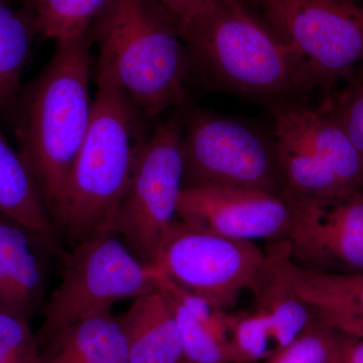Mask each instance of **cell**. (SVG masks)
Returning a JSON list of instances; mask_svg holds the SVG:
<instances>
[{
  "label": "cell",
  "mask_w": 363,
  "mask_h": 363,
  "mask_svg": "<svg viewBox=\"0 0 363 363\" xmlns=\"http://www.w3.org/2000/svg\"><path fill=\"white\" fill-rule=\"evenodd\" d=\"M92 116L52 220L70 247L108 231L152 131L108 69L98 65Z\"/></svg>",
  "instance_id": "6da1fadb"
},
{
  "label": "cell",
  "mask_w": 363,
  "mask_h": 363,
  "mask_svg": "<svg viewBox=\"0 0 363 363\" xmlns=\"http://www.w3.org/2000/svg\"><path fill=\"white\" fill-rule=\"evenodd\" d=\"M91 42L90 33L56 42L49 63L23 87L13 111L18 152L52 224L92 116Z\"/></svg>",
  "instance_id": "7a4b0ae2"
},
{
  "label": "cell",
  "mask_w": 363,
  "mask_h": 363,
  "mask_svg": "<svg viewBox=\"0 0 363 363\" xmlns=\"http://www.w3.org/2000/svg\"><path fill=\"white\" fill-rule=\"evenodd\" d=\"M181 35L192 73L216 89L272 105L311 89L297 55L240 0H218Z\"/></svg>",
  "instance_id": "3957f363"
},
{
  "label": "cell",
  "mask_w": 363,
  "mask_h": 363,
  "mask_svg": "<svg viewBox=\"0 0 363 363\" xmlns=\"http://www.w3.org/2000/svg\"><path fill=\"white\" fill-rule=\"evenodd\" d=\"M99 48L98 65L113 74L145 118L183 106L192 75L178 26L156 0H113L90 30Z\"/></svg>",
  "instance_id": "277c9868"
},
{
  "label": "cell",
  "mask_w": 363,
  "mask_h": 363,
  "mask_svg": "<svg viewBox=\"0 0 363 363\" xmlns=\"http://www.w3.org/2000/svg\"><path fill=\"white\" fill-rule=\"evenodd\" d=\"M272 138L286 188L335 200L363 190V164L345 131L323 107L293 100L272 105Z\"/></svg>",
  "instance_id": "5b68a950"
},
{
  "label": "cell",
  "mask_w": 363,
  "mask_h": 363,
  "mask_svg": "<svg viewBox=\"0 0 363 363\" xmlns=\"http://www.w3.org/2000/svg\"><path fill=\"white\" fill-rule=\"evenodd\" d=\"M59 285L43 307L40 347L67 325L107 311L124 298L156 290L150 267L124 245L121 238L104 231L64 252Z\"/></svg>",
  "instance_id": "8992f818"
},
{
  "label": "cell",
  "mask_w": 363,
  "mask_h": 363,
  "mask_svg": "<svg viewBox=\"0 0 363 363\" xmlns=\"http://www.w3.org/2000/svg\"><path fill=\"white\" fill-rule=\"evenodd\" d=\"M183 147L184 188L285 192L274 138L250 123L194 112L184 117Z\"/></svg>",
  "instance_id": "52a82bcc"
},
{
  "label": "cell",
  "mask_w": 363,
  "mask_h": 363,
  "mask_svg": "<svg viewBox=\"0 0 363 363\" xmlns=\"http://www.w3.org/2000/svg\"><path fill=\"white\" fill-rule=\"evenodd\" d=\"M184 118L174 116L155 126L119 202L108 231L136 259L152 267L164 233L178 215L184 188Z\"/></svg>",
  "instance_id": "ba28073f"
},
{
  "label": "cell",
  "mask_w": 363,
  "mask_h": 363,
  "mask_svg": "<svg viewBox=\"0 0 363 363\" xmlns=\"http://www.w3.org/2000/svg\"><path fill=\"white\" fill-rule=\"evenodd\" d=\"M269 28L297 55L311 88L329 91L363 61V6L353 0H262Z\"/></svg>",
  "instance_id": "9c48e42d"
},
{
  "label": "cell",
  "mask_w": 363,
  "mask_h": 363,
  "mask_svg": "<svg viewBox=\"0 0 363 363\" xmlns=\"http://www.w3.org/2000/svg\"><path fill=\"white\" fill-rule=\"evenodd\" d=\"M266 262L267 252L253 241L197 230L177 217L162 238L152 267L230 312L241 292L252 289Z\"/></svg>",
  "instance_id": "30bf717a"
},
{
  "label": "cell",
  "mask_w": 363,
  "mask_h": 363,
  "mask_svg": "<svg viewBox=\"0 0 363 363\" xmlns=\"http://www.w3.org/2000/svg\"><path fill=\"white\" fill-rule=\"evenodd\" d=\"M289 193L290 259L311 271L363 274V190L329 201Z\"/></svg>",
  "instance_id": "8fae6325"
},
{
  "label": "cell",
  "mask_w": 363,
  "mask_h": 363,
  "mask_svg": "<svg viewBox=\"0 0 363 363\" xmlns=\"http://www.w3.org/2000/svg\"><path fill=\"white\" fill-rule=\"evenodd\" d=\"M178 218L188 226L233 240H285L292 220L288 188L281 195L245 189L183 188Z\"/></svg>",
  "instance_id": "7c38bea8"
},
{
  "label": "cell",
  "mask_w": 363,
  "mask_h": 363,
  "mask_svg": "<svg viewBox=\"0 0 363 363\" xmlns=\"http://www.w3.org/2000/svg\"><path fill=\"white\" fill-rule=\"evenodd\" d=\"M47 241L0 214V309L30 320L44 307Z\"/></svg>",
  "instance_id": "4fadbf2b"
},
{
  "label": "cell",
  "mask_w": 363,
  "mask_h": 363,
  "mask_svg": "<svg viewBox=\"0 0 363 363\" xmlns=\"http://www.w3.org/2000/svg\"><path fill=\"white\" fill-rule=\"evenodd\" d=\"M267 250L286 283L315 308L319 319L363 317V274L304 269L290 259L284 240L271 241Z\"/></svg>",
  "instance_id": "5bb4252c"
},
{
  "label": "cell",
  "mask_w": 363,
  "mask_h": 363,
  "mask_svg": "<svg viewBox=\"0 0 363 363\" xmlns=\"http://www.w3.org/2000/svg\"><path fill=\"white\" fill-rule=\"evenodd\" d=\"M40 363H130L121 319L107 311L67 325L40 347Z\"/></svg>",
  "instance_id": "9a60e30c"
},
{
  "label": "cell",
  "mask_w": 363,
  "mask_h": 363,
  "mask_svg": "<svg viewBox=\"0 0 363 363\" xmlns=\"http://www.w3.org/2000/svg\"><path fill=\"white\" fill-rule=\"evenodd\" d=\"M119 319L128 339L130 363H186L178 325L157 288L135 298Z\"/></svg>",
  "instance_id": "2e32d148"
},
{
  "label": "cell",
  "mask_w": 363,
  "mask_h": 363,
  "mask_svg": "<svg viewBox=\"0 0 363 363\" xmlns=\"http://www.w3.org/2000/svg\"><path fill=\"white\" fill-rule=\"evenodd\" d=\"M0 214L40 236L57 255L64 252L39 187L20 152L0 130Z\"/></svg>",
  "instance_id": "e0dca14e"
},
{
  "label": "cell",
  "mask_w": 363,
  "mask_h": 363,
  "mask_svg": "<svg viewBox=\"0 0 363 363\" xmlns=\"http://www.w3.org/2000/svg\"><path fill=\"white\" fill-rule=\"evenodd\" d=\"M266 252V264L250 289L252 308L269 320L279 351L295 340L319 316L315 308L286 283L271 253Z\"/></svg>",
  "instance_id": "ac0fdd59"
},
{
  "label": "cell",
  "mask_w": 363,
  "mask_h": 363,
  "mask_svg": "<svg viewBox=\"0 0 363 363\" xmlns=\"http://www.w3.org/2000/svg\"><path fill=\"white\" fill-rule=\"evenodd\" d=\"M37 35L33 14L0 0V111L13 112L18 102L21 78Z\"/></svg>",
  "instance_id": "d6986e66"
},
{
  "label": "cell",
  "mask_w": 363,
  "mask_h": 363,
  "mask_svg": "<svg viewBox=\"0 0 363 363\" xmlns=\"http://www.w3.org/2000/svg\"><path fill=\"white\" fill-rule=\"evenodd\" d=\"M38 35L58 40L89 35L113 0H33Z\"/></svg>",
  "instance_id": "ffe728a7"
},
{
  "label": "cell",
  "mask_w": 363,
  "mask_h": 363,
  "mask_svg": "<svg viewBox=\"0 0 363 363\" xmlns=\"http://www.w3.org/2000/svg\"><path fill=\"white\" fill-rule=\"evenodd\" d=\"M357 338L318 319L264 363H342Z\"/></svg>",
  "instance_id": "44dd1931"
},
{
  "label": "cell",
  "mask_w": 363,
  "mask_h": 363,
  "mask_svg": "<svg viewBox=\"0 0 363 363\" xmlns=\"http://www.w3.org/2000/svg\"><path fill=\"white\" fill-rule=\"evenodd\" d=\"M226 331L235 363H255L278 351L269 320L255 308L226 315Z\"/></svg>",
  "instance_id": "7402d4cb"
},
{
  "label": "cell",
  "mask_w": 363,
  "mask_h": 363,
  "mask_svg": "<svg viewBox=\"0 0 363 363\" xmlns=\"http://www.w3.org/2000/svg\"><path fill=\"white\" fill-rule=\"evenodd\" d=\"M161 293L178 325L186 363H235L233 351L226 343L210 331L176 298Z\"/></svg>",
  "instance_id": "603a6c76"
},
{
  "label": "cell",
  "mask_w": 363,
  "mask_h": 363,
  "mask_svg": "<svg viewBox=\"0 0 363 363\" xmlns=\"http://www.w3.org/2000/svg\"><path fill=\"white\" fill-rule=\"evenodd\" d=\"M40 351L30 320L0 309V363H40Z\"/></svg>",
  "instance_id": "cb8c5ba5"
},
{
  "label": "cell",
  "mask_w": 363,
  "mask_h": 363,
  "mask_svg": "<svg viewBox=\"0 0 363 363\" xmlns=\"http://www.w3.org/2000/svg\"><path fill=\"white\" fill-rule=\"evenodd\" d=\"M322 107L340 124L363 164V81H359L337 104Z\"/></svg>",
  "instance_id": "d4e9b609"
},
{
  "label": "cell",
  "mask_w": 363,
  "mask_h": 363,
  "mask_svg": "<svg viewBox=\"0 0 363 363\" xmlns=\"http://www.w3.org/2000/svg\"><path fill=\"white\" fill-rule=\"evenodd\" d=\"M171 14L180 33L203 18L218 0H159Z\"/></svg>",
  "instance_id": "484cf974"
},
{
  "label": "cell",
  "mask_w": 363,
  "mask_h": 363,
  "mask_svg": "<svg viewBox=\"0 0 363 363\" xmlns=\"http://www.w3.org/2000/svg\"><path fill=\"white\" fill-rule=\"evenodd\" d=\"M321 320L354 337H363V317L336 316Z\"/></svg>",
  "instance_id": "4316f807"
},
{
  "label": "cell",
  "mask_w": 363,
  "mask_h": 363,
  "mask_svg": "<svg viewBox=\"0 0 363 363\" xmlns=\"http://www.w3.org/2000/svg\"><path fill=\"white\" fill-rule=\"evenodd\" d=\"M360 81H363V61L360 64Z\"/></svg>",
  "instance_id": "83f0119b"
},
{
  "label": "cell",
  "mask_w": 363,
  "mask_h": 363,
  "mask_svg": "<svg viewBox=\"0 0 363 363\" xmlns=\"http://www.w3.org/2000/svg\"><path fill=\"white\" fill-rule=\"evenodd\" d=\"M6 1L9 2V0H6Z\"/></svg>",
  "instance_id": "f1b7e54d"
},
{
  "label": "cell",
  "mask_w": 363,
  "mask_h": 363,
  "mask_svg": "<svg viewBox=\"0 0 363 363\" xmlns=\"http://www.w3.org/2000/svg\"><path fill=\"white\" fill-rule=\"evenodd\" d=\"M353 1H355V0H353Z\"/></svg>",
  "instance_id": "f546056e"
}]
</instances>
